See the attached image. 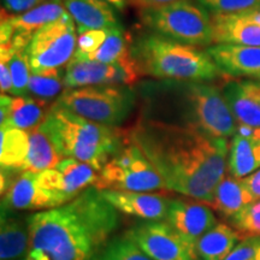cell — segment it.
Returning <instances> with one entry per match:
<instances>
[{"label":"cell","instance_id":"obj_34","mask_svg":"<svg viewBox=\"0 0 260 260\" xmlns=\"http://www.w3.org/2000/svg\"><path fill=\"white\" fill-rule=\"evenodd\" d=\"M109 31L110 29H92V30L81 32L79 39H77L76 51H75L73 57L74 59H80V58L87 57L99 50L102 45L105 42Z\"/></svg>","mask_w":260,"mask_h":260},{"label":"cell","instance_id":"obj_41","mask_svg":"<svg viewBox=\"0 0 260 260\" xmlns=\"http://www.w3.org/2000/svg\"><path fill=\"white\" fill-rule=\"evenodd\" d=\"M105 2L118 10H123L125 8V0H105Z\"/></svg>","mask_w":260,"mask_h":260},{"label":"cell","instance_id":"obj_6","mask_svg":"<svg viewBox=\"0 0 260 260\" xmlns=\"http://www.w3.org/2000/svg\"><path fill=\"white\" fill-rule=\"evenodd\" d=\"M141 21L152 32L182 44L190 46L213 44L212 19L209 11L189 0L142 9Z\"/></svg>","mask_w":260,"mask_h":260},{"label":"cell","instance_id":"obj_3","mask_svg":"<svg viewBox=\"0 0 260 260\" xmlns=\"http://www.w3.org/2000/svg\"><path fill=\"white\" fill-rule=\"evenodd\" d=\"M148 118L189 125L214 138L236 134L237 122L222 89L205 82L169 81L148 88Z\"/></svg>","mask_w":260,"mask_h":260},{"label":"cell","instance_id":"obj_4","mask_svg":"<svg viewBox=\"0 0 260 260\" xmlns=\"http://www.w3.org/2000/svg\"><path fill=\"white\" fill-rule=\"evenodd\" d=\"M40 126L61 158L87 162L99 172L126 142L125 134L115 126L89 121L56 103Z\"/></svg>","mask_w":260,"mask_h":260},{"label":"cell","instance_id":"obj_28","mask_svg":"<svg viewBox=\"0 0 260 260\" xmlns=\"http://www.w3.org/2000/svg\"><path fill=\"white\" fill-rule=\"evenodd\" d=\"M74 59V58H73ZM75 60H98L109 64H121L124 67H135L130 51L126 46L125 38L121 28L110 29L106 40L99 50L89 56Z\"/></svg>","mask_w":260,"mask_h":260},{"label":"cell","instance_id":"obj_19","mask_svg":"<svg viewBox=\"0 0 260 260\" xmlns=\"http://www.w3.org/2000/svg\"><path fill=\"white\" fill-rule=\"evenodd\" d=\"M213 44L260 46V24L241 14H212Z\"/></svg>","mask_w":260,"mask_h":260},{"label":"cell","instance_id":"obj_25","mask_svg":"<svg viewBox=\"0 0 260 260\" xmlns=\"http://www.w3.org/2000/svg\"><path fill=\"white\" fill-rule=\"evenodd\" d=\"M61 159L56 146L41 126L29 132V152L22 171L41 172L54 168Z\"/></svg>","mask_w":260,"mask_h":260},{"label":"cell","instance_id":"obj_18","mask_svg":"<svg viewBox=\"0 0 260 260\" xmlns=\"http://www.w3.org/2000/svg\"><path fill=\"white\" fill-rule=\"evenodd\" d=\"M2 211H44L53 209L46 191L38 182V172L21 171L11 187L2 195Z\"/></svg>","mask_w":260,"mask_h":260},{"label":"cell","instance_id":"obj_8","mask_svg":"<svg viewBox=\"0 0 260 260\" xmlns=\"http://www.w3.org/2000/svg\"><path fill=\"white\" fill-rule=\"evenodd\" d=\"M95 187L100 190L111 189L144 193L167 190L164 182L151 161L142 153L141 149L128 141V139L125 145L99 172Z\"/></svg>","mask_w":260,"mask_h":260},{"label":"cell","instance_id":"obj_20","mask_svg":"<svg viewBox=\"0 0 260 260\" xmlns=\"http://www.w3.org/2000/svg\"><path fill=\"white\" fill-rule=\"evenodd\" d=\"M64 6L79 34L92 29L121 28L115 11L105 0H64Z\"/></svg>","mask_w":260,"mask_h":260},{"label":"cell","instance_id":"obj_14","mask_svg":"<svg viewBox=\"0 0 260 260\" xmlns=\"http://www.w3.org/2000/svg\"><path fill=\"white\" fill-rule=\"evenodd\" d=\"M104 199L109 201L118 212L142 220H165L171 199L160 193L125 190H100Z\"/></svg>","mask_w":260,"mask_h":260},{"label":"cell","instance_id":"obj_1","mask_svg":"<svg viewBox=\"0 0 260 260\" xmlns=\"http://www.w3.org/2000/svg\"><path fill=\"white\" fill-rule=\"evenodd\" d=\"M125 135L151 161L168 191L211 205L225 177L230 147L226 139L145 116Z\"/></svg>","mask_w":260,"mask_h":260},{"label":"cell","instance_id":"obj_44","mask_svg":"<svg viewBox=\"0 0 260 260\" xmlns=\"http://www.w3.org/2000/svg\"><path fill=\"white\" fill-rule=\"evenodd\" d=\"M255 79H256V80H259V81H260V74L258 75V76H256V77H255Z\"/></svg>","mask_w":260,"mask_h":260},{"label":"cell","instance_id":"obj_9","mask_svg":"<svg viewBox=\"0 0 260 260\" xmlns=\"http://www.w3.org/2000/svg\"><path fill=\"white\" fill-rule=\"evenodd\" d=\"M69 12L41 28L25 47L31 73L59 69L71 60L77 46L76 25Z\"/></svg>","mask_w":260,"mask_h":260},{"label":"cell","instance_id":"obj_32","mask_svg":"<svg viewBox=\"0 0 260 260\" xmlns=\"http://www.w3.org/2000/svg\"><path fill=\"white\" fill-rule=\"evenodd\" d=\"M233 225L243 237L260 236V199L252 201L230 219Z\"/></svg>","mask_w":260,"mask_h":260},{"label":"cell","instance_id":"obj_33","mask_svg":"<svg viewBox=\"0 0 260 260\" xmlns=\"http://www.w3.org/2000/svg\"><path fill=\"white\" fill-rule=\"evenodd\" d=\"M212 14H239L260 8V0H198Z\"/></svg>","mask_w":260,"mask_h":260},{"label":"cell","instance_id":"obj_26","mask_svg":"<svg viewBox=\"0 0 260 260\" xmlns=\"http://www.w3.org/2000/svg\"><path fill=\"white\" fill-rule=\"evenodd\" d=\"M46 105L47 103L37 98L27 95L12 98L10 115L2 126H14L27 132L37 129L42 124L50 112V110L46 111Z\"/></svg>","mask_w":260,"mask_h":260},{"label":"cell","instance_id":"obj_12","mask_svg":"<svg viewBox=\"0 0 260 260\" xmlns=\"http://www.w3.org/2000/svg\"><path fill=\"white\" fill-rule=\"evenodd\" d=\"M139 77L136 67L109 64L98 60L71 59L64 74L67 88H81L89 86L126 84L130 86Z\"/></svg>","mask_w":260,"mask_h":260},{"label":"cell","instance_id":"obj_38","mask_svg":"<svg viewBox=\"0 0 260 260\" xmlns=\"http://www.w3.org/2000/svg\"><path fill=\"white\" fill-rule=\"evenodd\" d=\"M12 98L6 95V94H2L0 96V124H3L10 115V109H11Z\"/></svg>","mask_w":260,"mask_h":260},{"label":"cell","instance_id":"obj_37","mask_svg":"<svg viewBox=\"0 0 260 260\" xmlns=\"http://www.w3.org/2000/svg\"><path fill=\"white\" fill-rule=\"evenodd\" d=\"M242 181L246 184V187L248 188L253 199H260V169H258L255 172H253L249 176L242 178Z\"/></svg>","mask_w":260,"mask_h":260},{"label":"cell","instance_id":"obj_23","mask_svg":"<svg viewBox=\"0 0 260 260\" xmlns=\"http://www.w3.org/2000/svg\"><path fill=\"white\" fill-rule=\"evenodd\" d=\"M243 239L233 225L217 223L198 242V256L200 260H224Z\"/></svg>","mask_w":260,"mask_h":260},{"label":"cell","instance_id":"obj_21","mask_svg":"<svg viewBox=\"0 0 260 260\" xmlns=\"http://www.w3.org/2000/svg\"><path fill=\"white\" fill-rule=\"evenodd\" d=\"M28 217L19 216L16 212L2 211L0 223V259L22 260L27 259L29 252Z\"/></svg>","mask_w":260,"mask_h":260},{"label":"cell","instance_id":"obj_29","mask_svg":"<svg viewBox=\"0 0 260 260\" xmlns=\"http://www.w3.org/2000/svg\"><path fill=\"white\" fill-rule=\"evenodd\" d=\"M63 84L64 77H61L60 71L58 69H48L30 75L28 92H30L37 99L47 103L59 95L63 89Z\"/></svg>","mask_w":260,"mask_h":260},{"label":"cell","instance_id":"obj_35","mask_svg":"<svg viewBox=\"0 0 260 260\" xmlns=\"http://www.w3.org/2000/svg\"><path fill=\"white\" fill-rule=\"evenodd\" d=\"M258 236H248L241 240L224 260H255Z\"/></svg>","mask_w":260,"mask_h":260},{"label":"cell","instance_id":"obj_45","mask_svg":"<svg viewBox=\"0 0 260 260\" xmlns=\"http://www.w3.org/2000/svg\"><path fill=\"white\" fill-rule=\"evenodd\" d=\"M22 260H28V259H22Z\"/></svg>","mask_w":260,"mask_h":260},{"label":"cell","instance_id":"obj_36","mask_svg":"<svg viewBox=\"0 0 260 260\" xmlns=\"http://www.w3.org/2000/svg\"><path fill=\"white\" fill-rule=\"evenodd\" d=\"M47 0H3V5L6 11L11 14H23L29 10L35 9L37 6L44 4Z\"/></svg>","mask_w":260,"mask_h":260},{"label":"cell","instance_id":"obj_7","mask_svg":"<svg viewBox=\"0 0 260 260\" xmlns=\"http://www.w3.org/2000/svg\"><path fill=\"white\" fill-rule=\"evenodd\" d=\"M135 103L134 90L126 84L68 88L56 102L83 118L115 128L128 118Z\"/></svg>","mask_w":260,"mask_h":260},{"label":"cell","instance_id":"obj_15","mask_svg":"<svg viewBox=\"0 0 260 260\" xmlns=\"http://www.w3.org/2000/svg\"><path fill=\"white\" fill-rule=\"evenodd\" d=\"M206 52L222 74L251 77L260 74V46L213 44Z\"/></svg>","mask_w":260,"mask_h":260},{"label":"cell","instance_id":"obj_5","mask_svg":"<svg viewBox=\"0 0 260 260\" xmlns=\"http://www.w3.org/2000/svg\"><path fill=\"white\" fill-rule=\"evenodd\" d=\"M130 54L139 75L157 79L205 82L222 75L206 51L155 32L139 35Z\"/></svg>","mask_w":260,"mask_h":260},{"label":"cell","instance_id":"obj_16","mask_svg":"<svg viewBox=\"0 0 260 260\" xmlns=\"http://www.w3.org/2000/svg\"><path fill=\"white\" fill-rule=\"evenodd\" d=\"M222 93L237 124L260 128V82L228 81L222 87Z\"/></svg>","mask_w":260,"mask_h":260},{"label":"cell","instance_id":"obj_42","mask_svg":"<svg viewBox=\"0 0 260 260\" xmlns=\"http://www.w3.org/2000/svg\"><path fill=\"white\" fill-rule=\"evenodd\" d=\"M255 260H260V236H258V245H256V251H255Z\"/></svg>","mask_w":260,"mask_h":260},{"label":"cell","instance_id":"obj_39","mask_svg":"<svg viewBox=\"0 0 260 260\" xmlns=\"http://www.w3.org/2000/svg\"><path fill=\"white\" fill-rule=\"evenodd\" d=\"M135 5L140 6L142 9L147 8H158V6H164L172 3L182 2V0H132Z\"/></svg>","mask_w":260,"mask_h":260},{"label":"cell","instance_id":"obj_13","mask_svg":"<svg viewBox=\"0 0 260 260\" xmlns=\"http://www.w3.org/2000/svg\"><path fill=\"white\" fill-rule=\"evenodd\" d=\"M165 220L195 249L201 237L218 223L214 210L210 205L184 195L171 199Z\"/></svg>","mask_w":260,"mask_h":260},{"label":"cell","instance_id":"obj_43","mask_svg":"<svg viewBox=\"0 0 260 260\" xmlns=\"http://www.w3.org/2000/svg\"><path fill=\"white\" fill-rule=\"evenodd\" d=\"M251 138L260 139V128H254V132H253V134H252Z\"/></svg>","mask_w":260,"mask_h":260},{"label":"cell","instance_id":"obj_22","mask_svg":"<svg viewBox=\"0 0 260 260\" xmlns=\"http://www.w3.org/2000/svg\"><path fill=\"white\" fill-rule=\"evenodd\" d=\"M253 199L242 178L225 176L217 186L213 194V201L210 206L223 218L232 219L243 207L251 204Z\"/></svg>","mask_w":260,"mask_h":260},{"label":"cell","instance_id":"obj_24","mask_svg":"<svg viewBox=\"0 0 260 260\" xmlns=\"http://www.w3.org/2000/svg\"><path fill=\"white\" fill-rule=\"evenodd\" d=\"M260 169V139L233 136L228 157V170L233 177L245 178Z\"/></svg>","mask_w":260,"mask_h":260},{"label":"cell","instance_id":"obj_40","mask_svg":"<svg viewBox=\"0 0 260 260\" xmlns=\"http://www.w3.org/2000/svg\"><path fill=\"white\" fill-rule=\"evenodd\" d=\"M239 14H241L243 17L248 19V21L260 24V8L249 10V11H245V12H239Z\"/></svg>","mask_w":260,"mask_h":260},{"label":"cell","instance_id":"obj_27","mask_svg":"<svg viewBox=\"0 0 260 260\" xmlns=\"http://www.w3.org/2000/svg\"><path fill=\"white\" fill-rule=\"evenodd\" d=\"M29 152V132L14 126H2L0 130V162L2 168L23 167Z\"/></svg>","mask_w":260,"mask_h":260},{"label":"cell","instance_id":"obj_17","mask_svg":"<svg viewBox=\"0 0 260 260\" xmlns=\"http://www.w3.org/2000/svg\"><path fill=\"white\" fill-rule=\"evenodd\" d=\"M67 14V9L60 0H47L35 9L19 15H5L14 29L11 44L16 50L25 48L32 37L45 25L57 21Z\"/></svg>","mask_w":260,"mask_h":260},{"label":"cell","instance_id":"obj_10","mask_svg":"<svg viewBox=\"0 0 260 260\" xmlns=\"http://www.w3.org/2000/svg\"><path fill=\"white\" fill-rule=\"evenodd\" d=\"M125 235L153 260H198L197 249L167 220H144Z\"/></svg>","mask_w":260,"mask_h":260},{"label":"cell","instance_id":"obj_2","mask_svg":"<svg viewBox=\"0 0 260 260\" xmlns=\"http://www.w3.org/2000/svg\"><path fill=\"white\" fill-rule=\"evenodd\" d=\"M28 260H93L119 225L100 189L89 187L70 203L28 216Z\"/></svg>","mask_w":260,"mask_h":260},{"label":"cell","instance_id":"obj_11","mask_svg":"<svg viewBox=\"0 0 260 260\" xmlns=\"http://www.w3.org/2000/svg\"><path fill=\"white\" fill-rule=\"evenodd\" d=\"M99 171L87 162L63 158L54 168L38 172L39 186L46 191L53 207L70 203L89 187H95Z\"/></svg>","mask_w":260,"mask_h":260},{"label":"cell","instance_id":"obj_31","mask_svg":"<svg viewBox=\"0 0 260 260\" xmlns=\"http://www.w3.org/2000/svg\"><path fill=\"white\" fill-rule=\"evenodd\" d=\"M9 67L12 77V95H25L28 93L29 80H30V63L25 53V48L16 50L9 59Z\"/></svg>","mask_w":260,"mask_h":260},{"label":"cell","instance_id":"obj_30","mask_svg":"<svg viewBox=\"0 0 260 260\" xmlns=\"http://www.w3.org/2000/svg\"><path fill=\"white\" fill-rule=\"evenodd\" d=\"M93 260H153L146 254L130 237L117 236L110 240Z\"/></svg>","mask_w":260,"mask_h":260}]
</instances>
